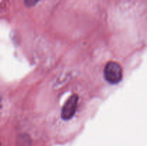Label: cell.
Here are the masks:
<instances>
[{
    "label": "cell",
    "mask_w": 147,
    "mask_h": 146,
    "mask_svg": "<svg viewBox=\"0 0 147 146\" xmlns=\"http://www.w3.org/2000/svg\"><path fill=\"white\" fill-rule=\"evenodd\" d=\"M1 104H2V100H1V97L0 95V108L1 107Z\"/></svg>",
    "instance_id": "277c9868"
},
{
    "label": "cell",
    "mask_w": 147,
    "mask_h": 146,
    "mask_svg": "<svg viewBox=\"0 0 147 146\" xmlns=\"http://www.w3.org/2000/svg\"><path fill=\"white\" fill-rule=\"evenodd\" d=\"M78 96L73 94L69 97L61 110V117L64 120H69L75 115L78 104Z\"/></svg>",
    "instance_id": "7a4b0ae2"
},
{
    "label": "cell",
    "mask_w": 147,
    "mask_h": 146,
    "mask_svg": "<svg viewBox=\"0 0 147 146\" xmlns=\"http://www.w3.org/2000/svg\"><path fill=\"white\" fill-rule=\"evenodd\" d=\"M40 0H24V4L27 7H32L35 5Z\"/></svg>",
    "instance_id": "3957f363"
},
{
    "label": "cell",
    "mask_w": 147,
    "mask_h": 146,
    "mask_svg": "<svg viewBox=\"0 0 147 146\" xmlns=\"http://www.w3.org/2000/svg\"><path fill=\"white\" fill-rule=\"evenodd\" d=\"M103 74L106 81L112 84H118L123 78V70L121 67L116 62H109L105 66Z\"/></svg>",
    "instance_id": "6da1fadb"
}]
</instances>
